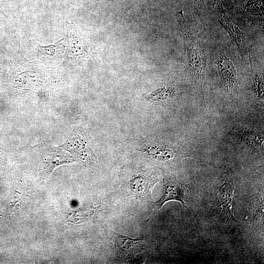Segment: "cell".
Here are the masks:
<instances>
[{
  "label": "cell",
  "mask_w": 264,
  "mask_h": 264,
  "mask_svg": "<svg viewBox=\"0 0 264 264\" xmlns=\"http://www.w3.org/2000/svg\"><path fill=\"white\" fill-rule=\"evenodd\" d=\"M255 84L258 95L261 97L262 94L263 93V82L259 76L256 77Z\"/></svg>",
  "instance_id": "cell-13"
},
{
  "label": "cell",
  "mask_w": 264,
  "mask_h": 264,
  "mask_svg": "<svg viewBox=\"0 0 264 264\" xmlns=\"http://www.w3.org/2000/svg\"><path fill=\"white\" fill-rule=\"evenodd\" d=\"M164 192L161 197L154 203L158 209L170 200H176L180 202L183 206L188 211L186 205V197L184 185L178 181L176 177H166L164 179Z\"/></svg>",
  "instance_id": "cell-5"
},
{
  "label": "cell",
  "mask_w": 264,
  "mask_h": 264,
  "mask_svg": "<svg viewBox=\"0 0 264 264\" xmlns=\"http://www.w3.org/2000/svg\"><path fill=\"white\" fill-rule=\"evenodd\" d=\"M178 14L181 16L179 23L183 35L187 67L202 93L205 64L200 42L185 20L183 10L179 11Z\"/></svg>",
  "instance_id": "cell-1"
},
{
  "label": "cell",
  "mask_w": 264,
  "mask_h": 264,
  "mask_svg": "<svg viewBox=\"0 0 264 264\" xmlns=\"http://www.w3.org/2000/svg\"><path fill=\"white\" fill-rule=\"evenodd\" d=\"M110 234L115 254L121 260L127 261L132 259L144 248V240L142 238H132L110 229Z\"/></svg>",
  "instance_id": "cell-3"
},
{
  "label": "cell",
  "mask_w": 264,
  "mask_h": 264,
  "mask_svg": "<svg viewBox=\"0 0 264 264\" xmlns=\"http://www.w3.org/2000/svg\"><path fill=\"white\" fill-rule=\"evenodd\" d=\"M174 92V88L172 87L163 88L153 92L149 96L148 99L153 101H162L172 96Z\"/></svg>",
  "instance_id": "cell-12"
},
{
  "label": "cell",
  "mask_w": 264,
  "mask_h": 264,
  "mask_svg": "<svg viewBox=\"0 0 264 264\" xmlns=\"http://www.w3.org/2000/svg\"><path fill=\"white\" fill-rule=\"evenodd\" d=\"M213 7L216 10L219 23L234 40L240 53H242L244 46V37L241 30L229 19L221 2L218 1L215 3Z\"/></svg>",
  "instance_id": "cell-7"
},
{
  "label": "cell",
  "mask_w": 264,
  "mask_h": 264,
  "mask_svg": "<svg viewBox=\"0 0 264 264\" xmlns=\"http://www.w3.org/2000/svg\"><path fill=\"white\" fill-rule=\"evenodd\" d=\"M68 40L67 54L69 57H86L89 55V48L84 40L78 36L74 23L66 22Z\"/></svg>",
  "instance_id": "cell-9"
},
{
  "label": "cell",
  "mask_w": 264,
  "mask_h": 264,
  "mask_svg": "<svg viewBox=\"0 0 264 264\" xmlns=\"http://www.w3.org/2000/svg\"><path fill=\"white\" fill-rule=\"evenodd\" d=\"M158 178L153 176L137 175L133 176L130 182L132 191L140 197H148Z\"/></svg>",
  "instance_id": "cell-11"
},
{
  "label": "cell",
  "mask_w": 264,
  "mask_h": 264,
  "mask_svg": "<svg viewBox=\"0 0 264 264\" xmlns=\"http://www.w3.org/2000/svg\"><path fill=\"white\" fill-rule=\"evenodd\" d=\"M235 189L227 181L220 186L218 193V203L221 216L227 220L237 221L234 216L233 193Z\"/></svg>",
  "instance_id": "cell-8"
},
{
  "label": "cell",
  "mask_w": 264,
  "mask_h": 264,
  "mask_svg": "<svg viewBox=\"0 0 264 264\" xmlns=\"http://www.w3.org/2000/svg\"><path fill=\"white\" fill-rule=\"evenodd\" d=\"M204 1V0H195V2L199 9L202 8Z\"/></svg>",
  "instance_id": "cell-14"
},
{
  "label": "cell",
  "mask_w": 264,
  "mask_h": 264,
  "mask_svg": "<svg viewBox=\"0 0 264 264\" xmlns=\"http://www.w3.org/2000/svg\"><path fill=\"white\" fill-rule=\"evenodd\" d=\"M0 12L1 13H2L3 15H4L5 16H6V15L2 11H1L0 10Z\"/></svg>",
  "instance_id": "cell-15"
},
{
  "label": "cell",
  "mask_w": 264,
  "mask_h": 264,
  "mask_svg": "<svg viewBox=\"0 0 264 264\" xmlns=\"http://www.w3.org/2000/svg\"><path fill=\"white\" fill-rule=\"evenodd\" d=\"M91 142L87 133L81 127H76L67 141L60 147L73 154L80 160L90 165L94 161Z\"/></svg>",
  "instance_id": "cell-2"
},
{
  "label": "cell",
  "mask_w": 264,
  "mask_h": 264,
  "mask_svg": "<svg viewBox=\"0 0 264 264\" xmlns=\"http://www.w3.org/2000/svg\"><path fill=\"white\" fill-rule=\"evenodd\" d=\"M47 152L44 159V167L48 175L59 165L73 163L76 161L72 156L63 151L61 147H50Z\"/></svg>",
  "instance_id": "cell-10"
},
{
  "label": "cell",
  "mask_w": 264,
  "mask_h": 264,
  "mask_svg": "<svg viewBox=\"0 0 264 264\" xmlns=\"http://www.w3.org/2000/svg\"><path fill=\"white\" fill-rule=\"evenodd\" d=\"M217 66L219 74L223 81L226 91L228 93L235 91L237 73L235 66L230 58L223 53L220 54L218 57Z\"/></svg>",
  "instance_id": "cell-6"
},
{
  "label": "cell",
  "mask_w": 264,
  "mask_h": 264,
  "mask_svg": "<svg viewBox=\"0 0 264 264\" xmlns=\"http://www.w3.org/2000/svg\"><path fill=\"white\" fill-rule=\"evenodd\" d=\"M30 45L34 59L44 64H55L62 60L66 47V39L50 45H42L32 40Z\"/></svg>",
  "instance_id": "cell-4"
}]
</instances>
